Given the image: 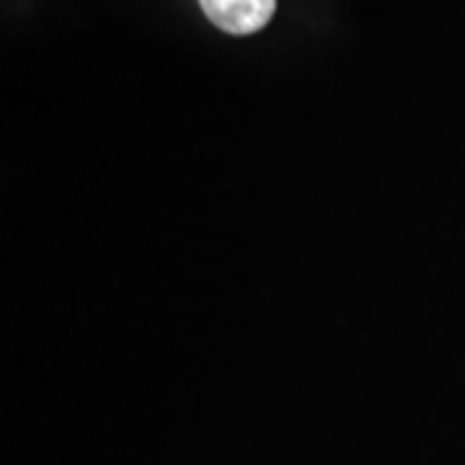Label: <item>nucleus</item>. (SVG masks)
Returning <instances> with one entry per match:
<instances>
[{
    "instance_id": "1",
    "label": "nucleus",
    "mask_w": 465,
    "mask_h": 465,
    "mask_svg": "<svg viewBox=\"0 0 465 465\" xmlns=\"http://www.w3.org/2000/svg\"><path fill=\"white\" fill-rule=\"evenodd\" d=\"M204 16L228 34L259 32L274 16L277 0H200Z\"/></svg>"
}]
</instances>
